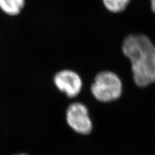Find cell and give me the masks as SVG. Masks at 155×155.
I'll use <instances>...</instances> for the list:
<instances>
[{"mask_svg":"<svg viewBox=\"0 0 155 155\" xmlns=\"http://www.w3.org/2000/svg\"><path fill=\"white\" fill-rule=\"evenodd\" d=\"M151 5L153 11L155 13V0H151Z\"/></svg>","mask_w":155,"mask_h":155,"instance_id":"obj_7","label":"cell"},{"mask_svg":"<svg viewBox=\"0 0 155 155\" xmlns=\"http://www.w3.org/2000/svg\"><path fill=\"white\" fill-rule=\"evenodd\" d=\"M18 155H27V154H18Z\"/></svg>","mask_w":155,"mask_h":155,"instance_id":"obj_8","label":"cell"},{"mask_svg":"<svg viewBox=\"0 0 155 155\" xmlns=\"http://www.w3.org/2000/svg\"><path fill=\"white\" fill-rule=\"evenodd\" d=\"M67 125L77 133L88 134L93 129V123L87 107L81 103L75 102L68 107L65 113Z\"/></svg>","mask_w":155,"mask_h":155,"instance_id":"obj_3","label":"cell"},{"mask_svg":"<svg viewBox=\"0 0 155 155\" xmlns=\"http://www.w3.org/2000/svg\"><path fill=\"white\" fill-rule=\"evenodd\" d=\"M26 0H0V10L6 15L16 16L21 13Z\"/></svg>","mask_w":155,"mask_h":155,"instance_id":"obj_5","label":"cell"},{"mask_svg":"<svg viewBox=\"0 0 155 155\" xmlns=\"http://www.w3.org/2000/svg\"><path fill=\"white\" fill-rule=\"evenodd\" d=\"M122 50L131 62L134 80L139 87L155 82V45L145 35L135 34L125 38Z\"/></svg>","mask_w":155,"mask_h":155,"instance_id":"obj_1","label":"cell"},{"mask_svg":"<svg viewBox=\"0 0 155 155\" xmlns=\"http://www.w3.org/2000/svg\"><path fill=\"white\" fill-rule=\"evenodd\" d=\"M91 92L94 98L101 102L114 101L122 94V81L114 72H101L95 77Z\"/></svg>","mask_w":155,"mask_h":155,"instance_id":"obj_2","label":"cell"},{"mask_svg":"<svg viewBox=\"0 0 155 155\" xmlns=\"http://www.w3.org/2000/svg\"><path fill=\"white\" fill-rule=\"evenodd\" d=\"M56 88L69 98L78 95L83 87V81L80 75L70 69H63L57 72L53 77Z\"/></svg>","mask_w":155,"mask_h":155,"instance_id":"obj_4","label":"cell"},{"mask_svg":"<svg viewBox=\"0 0 155 155\" xmlns=\"http://www.w3.org/2000/svg\"><path fill=\"white\" fill-rule=\"evenodd\" d=\"M129 2L130 0H103L106 8L114 13L124 11L129 3Z\"/></svg>","mask_w":155,"mask_h":155,"instance_id":"obj_6","label":"cell"}]
</instances>
